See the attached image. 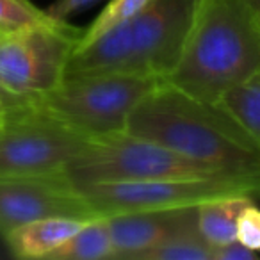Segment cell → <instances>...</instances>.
I'll list each match as a JSON object with an SVG mask.
<instances>
[{
  "instance_id": "23",
  "label": "cell",
  "mask_w": 260,
  "mask_h": 260,
  "mask_svg": "<svg viewBox=\"0 0 260 260\" xmlns=\"http://www.w3.org/2000/svg\"><path fill=\"white\" fill-rule=\"evenodd\" d=\"M11 118H13V116H4V114H0V130L4 128V126H6V123H8Z\"/></svg>"
},
{
  "instance_id": "1",
  "label": "cell",
  "mask_w": 260,
  "mask_h": 260,
  "mask_svg": "<svg viewBox=\"0 0 260 260\" xmlns=\"http://www.w3.org/2000/svg\"><path fill=\"white\" fill-rule=\"evenodd\" d=\"M126 132L260 187V145L219 104L160 82L126 119ZM256 194V192H255Z\"/></svg>"
},
{
  "instance_id": "5",
  "label": "cell",
  "mask_w": 260,
  "mask_h": 260,
  "mask_svg": "<svg viewBox=\"0 0 260 260\" xmlns=\"http://www.w3.org/2000/svg\"><path fill=\"white\" fill-rule=\"evenodd\" d=\"M61 173L73 189L102 182L224 177L205 164L126 130L91 139Z\"/></svg>"
},
{
  "instance_id": "25",
  "label": "cell",
  "mask_w": 260,
  "mask_h": 260,
  "mask_svg": "<svg viewBox=\"0 0 260 260\" xmlns=\"http://www.w3.org/2000/svg\"><path fill=\"white\" fill-rule=\"evenodd\" d=\"M258 16H260V15H258Z\"/></svg>"
},
{
  "instance_id": "19",
  "label": "cell",
  "mask_w": 260,
  "mask_h": 260,
  "mask_svg": "<svg viewBox=\"0 0 260 260\" xmlns=\"http://www.w3.org/2000/svg\"><path fill=\"white\" fill-rule=\"evenodd\" d=\"M38 96L30 94H20L8 89L4 84H0V114L16 116L20 112H25L36 105Z\"/></svg>"
},
{
  "instance_id": "22",
  "label": "cell",
  "mask_w": 260,
  "mask_h": 260,
  "mask_svg": "<svg viewBox=\"0 0 260 260\" xmlns=\"http://www.w3.org/2000/svg\"><path fill=\"white\" fill-rule=\"evenodd\" d=\"M244 2L249 6V8L253 9V11L258 13V15H260V0H244Z\"/></svg>"
},
{
  "instance_id": "18",
  "label": "cell",
  "mask_w": 260,
  "mask_h": 260,
  "mask_svg": "<svg viewBox=\"0 0 260 260\" xmlns=\"http://www.w3.org/2000/svg\"><path fill=\"white\" fill-rule=\"evenodd\" d=\"M237 241L253 251H260V207L253 200L239 214Z\"/></svg>"
},
{
  "instance_id": "16",
  "label": "cell",
  "mask_w": 260,
  "mask_h": 260,
  "mask_svg": "<svg viewBox=\"0 0 260 260\" xmlns=\"http://www.w3.org/2000/svg\"><path fill=\"white\" fill-rule=\"evenodd\" d=\"M150 0H111L102 13L86 27L82 29L79 38V43L75 48L86 47L91 41L98 40L100 36H104L105 32H109L114 27L121 25L123 22L130 20L132 16H136Z\"/></svg>"
},
{
  "instance_id": "17",
  "label": "cell",
  "mask_w": 260,
  "mask_h": 260,
  "mask_svg": "<svg viewBox=\"0 0 260 260\" xmlns=\"http://www.w3.org/2000/svg\"><path fill=\"white\" fill-rule=\"evenodd\" d=\"M50 20L30 0H0V34H11Z\"/></svg>"
},
{
  "instance_id": "13",
  "label": "cell",
  "mask_w": 260,
  "mask_h": 260,
  "mask_svg": "<svg viewBox=\"0 0 260 260\" xmlns=\"http://www.w3.org/2000/svg\"><path fill=\"white\" fill-rule=\"evenodd\" d=\"M112 242L104 217L86 221L47 260H104L111 258Z\"/></svg>"
},
{
  "instance_id": "11",
  "label": "cell",
  "mask_w": 260,
  "mask_h": 260,
  "mask_svg": "<svg viewBox=\"0 0 260 260\" xmlns=\"http://www.w3.org/2000/svg\"><path fill=\"white\" fill-rule=\"evenodd\" d=\"M86 221L70 216H48L29 221L4 235V242L16 258L47 260L62 242H66Z\"/></svg>"
},
{
  "instance_id": "6",
  "label": "cell",
  "mask_w": 260,
  "mask_h": 260,
  "mask_svg": "<svg viewBox=\"0 0 260 260\" xmlns=\"http://www.w3.org/2000/svg\"><path fill=\"white\" fill-rule=\"evenodd\" d=\"M82 29L47 20L0 34V84L20 94L40 96L61 84Z\"/></svg>"
},
{
  "instance_id": "15",
  "label": "cell",
  "mask_w": 260,
  "mask_h": 260,
  "mask_svg": "<svg viewBox=\"0 0 260 260\" xmlns=\"http://www.w3.org/2000/svg\"><path fill=\"white\" fill-rule=\"evenodd\" d=\"M212 246L194 230L145 249L132 260H212Z\"/></svg>"
},
{
  "instance_id": "12",
  "label": "cell",
  "mask_w": 260,
  "mask_h": 260,
  "mask_svg": "<svg viewBox=\"0 0 260 260\" xmlns=\"http://www.w3.org/2000/svg\"><path fill=\"white\" fill-rule=\"evenodd\" d=\"M251 194H226L198 205V232L212 248L237 239V219Z\"/></svg>"
},
{
  "instance_id": "24",
  "label": "cell",
  "mask_w": 260,
  "mask_h": 260,
  "mask_svg": "<svg viewBox=\"0 0 260 260\" xmlns=\"http://www.w3.org/2000/svg\"><path fill=\"white\" fill-rule=\"evenodd\" d=\"M256 194H258V196H260V187H258V191H256Z\"/></svg>"
},
{
  "instance_id": "21",
  "label": "cell",
  "mask_w": 260,
  "mask_h": 260,
  "mask_svg": "<svg viewBox=\"0 0 260 260\" xmlns=\"http://www.w3.org/2000/svg\"><path fill=\"white\" fill-rule=\"evenodd\" d=\"M256 251L246 248L242 242L230 241L226 244L216 246L212 251V260H255Z\"/></svg>"
},
{
  "instance_id": "20",
  "label": "cell",
  "mask_w": 260,
  "mask_h": 260,
  "mask_svg": "<svg viewBox=\"0 0 260 260\" xmlns=\"http://www.w3.org/2000/svg\"><path fill=\"white\" fill-rule=\"evenodd\" d=\"M96 2L98 0H55L45 9V13L55 22H68L70 16L91 8Z\"/></svg>"
},
{
  "instance_id": "4",
  "label": "cell",
  "mask_w": 260,
  "mask_h": 260,
  "mask_svg": "<svg viewBox=\"0 0 260 260\" xmlns=\"http://www.w3.org/2000/svg\"><path fill=\"white\" fill-rule=\"evenodd\" d=\"M164 82L130 73L70 75L40 94L36 109L89 139L121 132L136 107Z\"/></svg>"
},
{
  "instance_id": "7",
  "label": "cell",
  "mask_w": 260,
  "mask_h": 260,
  "mask_svg": "<svg viewBox=\"0 0 260 260\" xmlns=\"http://www.w3.org/2000/svg\"><path fill=\"white\" fill-rule=\"evenodd\" d=\"M96 216L138 210L196 207L207 200L226 194H255L256 185L226 177L168 178V180L102 182L75 189Z\"/></svg>"
},
{
  "instance_id": "9",
  "label": "cell",
  "mask_w": 260,
  "mask_h": 260,
  "mask_svg": "<svg viewBox=\"0 0 260 260\" xmlns=\"http://www.w3.org/2000/svg\"><path fill=\"white\" fill-rule=\"evenodd\" d=\"M48 216L100 217L62 173L0 178V237L20 224Z\"/></svg>"
},
{
  "instance_id": "3",
  "label": "cell",
  "mask_w": 260,
  "mask_h": 260,
  "mask_svg": "<svg viewBox=\"0 0 260 260\" xmlns=\"http://www.w3.org/2000/svg\"><path fill=\"white\" fill-rule=\"evenodd\" d=\"M202 0H150L136 16L75 48L66 75L130 73L166 80L185 45Z\"/></svg>"
},
{
  "instance_id": "2",
  "label": "cell",
  "mask_w": 260,
  "mask_h": 260,
  "mask_svg": "<svg viewBox=\"0 0 260 260\" xmlns=\"http://www.w3.org/2000/svg\"><path fill=\"white\" fill-rule=\"evenodd\" d=\"M260 73V16L244 0H202L182 54L166 82L217 104Z\"/></svg>"
},
{
  "instance_id": "8",
  "label": "cell",
  "mask_w": 260,
  "mask_h": 260,
  "mask_svg": "<svg viewBox=\"0 0 260 260\" xmlns=\"http://www.w3.org/2000/svg\"><path fill=\"white\" fill-rule=\"evenodd\" d=\"M89 141L34 105L0 130V178L61 173Z\"/></svg>"
},
{
  "instance_id": "14",
  "label": "cell",
  "mask_w": 260,
  "mask_h": 260,
  "mask_svg": "<svg viewBox=\"0 0 260 260\" xmlns=\"http://www.w3.org/2000/svg\"><path fill=\"white\" fill-rule=\"evenodd\" d=\"M217 104L260 145V73L226 91Z\"/></svg>"
},
{
  "instance_id": "10",
  "label": "cell",
  "mask_w": 260,
  "mask_h": 260,
  "mask_svg": "<svg viewBox=\"0 0 260 260\" xmlns=\"http://www.w3.org/2000/svg\"><path fill=\"white\" fill-rule=\"evenodd\" d=\"M112 242L109 260H132L138 253L177 235L198 230V205L104 216Z\"/></svg>"
}]
</instances>
